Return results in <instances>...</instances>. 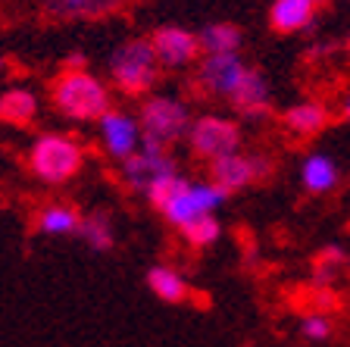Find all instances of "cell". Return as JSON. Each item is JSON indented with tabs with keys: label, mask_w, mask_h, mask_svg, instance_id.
I'll use <instances>...</instances> for the list:
<instances>
[{
	"label": "cell",
	"mask_w": 350,
	"mask_h": 347,
	"mask_svg": "<svg viewBox=\"0 0 350 347\" xmlns=\"http://www.w3.org/2000/svg\"><path fill=\"white\" fill-rule=\"evenodd\" d=\"M81 222H85V216L75 210L72 203H47V207H41L35 213L31 231L47 235V238H72V235H79Z\"/></svg>",
	"instance_id": "obj_12"
},
{
	"label": "cell",
	"mask_w": 350,
	"mask_h": 347,
	"mask_svg": "<svg viewBox=\"0 0 350 347\" xmlns=\"http://www.w3.org/2000/svg\"><path fill=\"white\" fill-rule=\"evenodd\" d=\"M228 191L216 181H188L185 175H160L147 188V201L172 229L182 231L200 216H213L219 207H226Z\"/></svg>",
	"instance_id": "obj_1"
},
{
	"label": "cell",
	"mask_w": 350,
	"mask_h": 347,
	"mask_svg": "<svg viewBox=\"0 0 350 347\" xmlns=\"http://www.w3.org/2000/svg\"><path fill=\"white\" fill-rule=\"evenodd\" d=\"M153 51L160 57V66L169 69H178V66H188L197 60L200 53V38L191 35V31L178 29V25H166V29L153 31Z\"/></svg>",
	"instance_id": "obj_11"
},
{
	"label": "cell",
	"mask_w": 350,
	"mask_h": 347,
	"mask_svg": "<svg viewBox=\"0 0 350 347\" xmlns=\"http://www.w3.org/2000/svg\"><path fill=\"white\" fill-rule=\"evenodd\" d=\"M79 238L85 241L91 250L109 253L113 247H116V231H113V219H109L107 213H91V216H85V222H81V229H79Z\"/></svg>",
	"instance_id": "obj_20"
},
{
	"label": "cell",
	"mask_w": 350,
	"mask_h": 347,
	"mask_svg": "<svg viewBox=\"0 0 350 347\" xmlns=\"http://www.w3.org/2000/svg\"><path fill=\"white\" fill-rule=\"evenodd\" d=\"M51 103L57 113L75 123H97L109 113V88L88 69H63L51 81Z\"/></svg>",
	"instance_id": "obj_2"
},
{
	"label": "cell",
	"mask_w": 350,
	"mask_h": 347,
	"mask_svg": "<svg viewBox=\"0 0 350 347\" xmlns=\"http://www.w3.org/2000/svg\"><path fill=\"white\" fill-rule=\"evenodd\" d=\"M300 181H304V188L310 194H332L338 188V181H341V169L325 153H310L304 159V166H300Z\"/></svg>",
	"instance_id": "obj_16"
},
{
	"label": "cell",
	"mask_w": 350,
	"mask_h": 347,
	"mask_svg": "<svg viewBox=\"0 0 350 347\" xmlns=\"http://www.w3.org/2000/svg\"><path fill=\"white\" fill-rule=\"evenodd\" d=\"M138 123H141V131H144V141L172 147L175 141L188 138L194 119H191L188 107L182 101H175V97H147L141 103Z\"/></svg>",
	"instance_id": "obj_5"
},
{
	"label": "cell",
	"mask_w": 350,
	"mask_h": 347,
	"mask_svg": "<svg viewBox=\"0 0 350 347\" xmlns=\"http://www.w3.org/2000/svg\"><path fill=\"white\" fill-rule=\"evenodd\" d=\"M197 38H200V51L204 53H238L241 47L238 25H228V22H213Z\"/></svg>",
	"instance_id": "obj_21"
},
{
	"label": "cell",
	"mask_w": 350,
	"mask_h": 347,
	"mask_svg": "<svg viewBox=\"0 0 350 347\" xmlns=\"http://www.w3.org/2000/svg\"><path fill=\"white\" fill-rule=\"evenodd\" d=\"M219 235H222V225H219L216 213H213V216L194 219L191 225H185L182 229V238H185V244H188L191 250H206V247H213L219 241Z\"/></svg>",
	"instance_id": "obj_22"
},
{
	"label": "cell",
	"mask_w": 350,
	"mask_h": 347,
	"mask_svg": "<svg viewBox=\"0 0 350 347\" xmlns=\"http://www.w3.org/2000/svg\"><path fill=\"white\" fill-rule=\"evenodd\" d=\"M109 75L125 94L131 97L147 94L157 85V75H160V57L153 51V41L131 38V41L119 44L113 60H109Z\"/></svg>",
	"instance_id": "obj_4"
},
{
	"label": "cell",
	"mask_w": 350,
	"mask_h": 347,
	"mask_svg": "<svg viewBox=\"0 0 350 347\" xmlns=\"http://www.w3.org/2000/svg\"><path fill=\"white\" fill-rule=\"evenodd\" d=\"M313 0H275L269 10V22L275 31H300L313 19Z\"/></svg>",
	"instance_id": "obj_19"
},
{
	"label": "cell",
	"mask_w": 350,
	"mask_h": 347,
	"mask_svg": "<svg viewBox=\"0 0 350 347\" xmlns=\"http://www.w3.org/2000/svg\"><path fill=\"white\" fill-rule=\"evenodd\" d=\"M247 75V63L238 57V53H206L204 63H200V88L213 97H228L232 101L238 85Z\"/></svg>",
	"instance_id": "obj_10"
},
{
	"label": "cell",
	"mask_w": 350,
	"mask_h": 347,
	"mask_svg": "<svg viewBox=\"0 0 350 347\" xmlns=\"http://www.w3.org/2000/svg\"><path fill=\"white\" fill-rule=\"evenodd\" d=\"M313 3H322V0H313Z\"/></svg>",
	"instance_id": "obj_26"
},
{
	"label": "cell",
	"mask_w": 350,
	"mask_h": 347,
	"mask_svg": "<svg viewBox=\"0 0 350 347\" xmlns=\"http://www.w3.org/2000/svg\"><path fill=\"white\" fill-rule=\"evenodd\" d=\"M344 116L350 119V94H347V101H344Z\"/></svg>",
	"instance_id": "obj_25"
},
{
	"label": "cell",
	"mask_w": 350,
	"mask_h": 347,
	"mask_svg": "<svg viewBox=\"0 0 350 347\" xmlns=\"http://www.w3.org/2000/svg\"><path fill=\"white\" fill-rule=\"evenodd\" d=\"M210 166V181H216L222 191L238 194V191L250 188L254 181H262L272 175V163L262 153H226V157L206 163Z\"/></svg>",
	"instance_id": "obj_7"
},
{
	"label": "cell",
	"mask_w": 350,
	"mask_h": 347,
	"mask_svg": "<svg viewBox=\"0 0 350 347\" xmlns=\"http://www.w3.org/2000/svg\"><path fill=\"white\" fill-rule=\"evenodd\" d=\"M160 175H178V163H175V157L169 153V147H163V144L144 141L141 151H135L131 157L122 159V181L135 194L147 197V188H150L153 179H160Z\"/></svg>",
	"instance_id": "obj_8"
},
{
	"label": "cell",
	"mask_w": 350,
	"mask_h": 347,
	"mask_svg": "<svg viewBox=\"0 0 350 347\" xmlns=\"http://www.w3.org/2000/svg\"><path fill=\"white\" fill-rule=\"evenodd\" d=\"M97 131H100V144L103 151L113 159L122 163L125 157H131L135 151H141V141H144V131L135 116L122 113V110H109L97 119Z\"/></svg>",
	"instance_id": "obj_9"
},
{
	"label": "cell",
	"mask_w": 350,
	"mask_h": 347,
	"mask_svg": "<svg viewBox=\"0 0 350 347\" xmlns=\"http://www.w3.org/2000/svg\"><path fill=\"white\" fill-rule=\"evenodd\" d=\"M347 47H350V41H347Z\"/></svg>",
	"instance_id": "obj_27"
},
{
	"label": "cell",
	"mask_w": 350,
	"mask_h": 347,
	"mask_svg": "<svg viewBox=\"0 0 350 347\" xmlns=\"http://www.w3.org/2000/svg\"><path fill=\"white\" fill-rule=\"evenodd\" d=\"M125 0H41L44 13L57 22L66 19H103L116 13Z\"/></svg>",
	"instance_id": "obj_14"
},
{
	"label": "cell",
	"mask_w": 350,
	"mask_h": 347,
	"mask_svg": "<svg viewBox=\"0 0 350 347\" xmlns=\"http://www.w3.org/2000/svg\"><path fill=\"white\" fill-rule=\"evenodd\" d=\"M147 288L153 291V297H157V300L172 304V307L188 304L191 297H194L188 279H185L178 269H172V266H150V269H147Z\"/></svg>",
	"instance_id": "obj_15"
},
{
	"label": "cell",
	"mask_w": 350,
	"mask_h": 347,
	"mask_svg": "<svg viewBox=\"0 0 350 347\" xmlns=\"http://www.w3.org/2000/svg\"><path fill=\"white\" fill-rule=\"evenodd\" d=\"M269 103H272V91H269V81L262 79L256 69H247L244 81L238 85L232 97V107L238 110L241 116H247V119H260V116L269 113Z\"/></svg>",
	"instance_id": "obj_13"
},
{
	"label": "cell",
	"mask_w": 350,
	"mask_h": 347,
	"mask_svg": "<svg viewBox=\"0 0 350 347\" xmlns=\"http://www.w3.org/2000/svg\"><path fill=\"white\" fill-rule=\"evenodd\" d=\"M38 116V97L25 88H10L0 94V123L3 125H31Z\"/></svg>",
	"instance_id": "obj_18"
},
{
	"label": "cell",
	"mask_w": 350,
	"mask_h": 347,
	"mask_svg": "<svg viewBox=\"0 0 350 347\" xmlns=\"http://www.w3.org/2000/svg\"><path fill=\"white\" fill-rule=\"evenodd\" d=\"M25 163H29V172L44 185H66L85 166V147L72 135L47 131V135L35 138Z\"/></svg>",
	"instance_id": "obj_3"
},
{
	"label": "cell",
	"mask_w": 350,
	"mask_h": 347,
	"mask_svg": "<svg viewBox=\"0 0 350 347\" xmlns=\"http://www.w3.org/2000/svg\"><path fill=\"white\" fill-rule=\"evenodd\" d=\"M328 125V110L316 101H304L284 113V129L294 138H313Z\"/></svg>",
	"instance_id": "obj_17"
},
{
	"label": "cell",
	"mask_w": 350,
	"mask_h": 347,
	"mask_svg": "<svg viewBox=\"0 0 350 347\" xmlns=\"http://www.w3.org/2000/svg\"><path fill=\"white\" fill-rule=\"evenodd\" d=\"M347 266V257H344L338 247H328V250H322V257H319V263H316V285H332L338 279V269H344Z\"/></svg>",
	"instance_id": "obj_23"
},
{
	"label": "cell",
	"mask_w": 350,
	"mask_h": 347,
	"mask_svg": "<svg viewBox=\"0 0 350 347\" xmlns=\"http://www.w3.org/2000/svg\"><path fill=\"white\" fill-rule=\"evenodd\" d=\"M300 335L313 344H322V341L332 338V316L328 313H306L304 326H300Z\"/></svg>",
	"instance_id": "obj_24"
},
{
	"label": "cell",
	"mask_w": 350,
	"mask_h": 347,
	"mask_svg": "<svg viewBox=\"0 0 350 347\" xmlns=\"http://www.w3.org/2000/svg\"><path fill=\"white\" fill-rule=\"evenodd\" d=\"M188 147L197 159L213 163L226 153L241 151V125L232 119H222V116H200L191 123Z\"/></svg>",
	"instance_id": "obj_6"
}]
</instances>
